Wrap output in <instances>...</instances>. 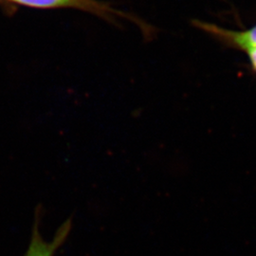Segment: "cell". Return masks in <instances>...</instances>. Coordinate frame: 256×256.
<instances>
[{
  "label": "cell",
  "instance_id": "cell-4",
  "mask_svg": "<svg viewBox=\"0 0 256 256\" xmlns=\"http://www.w3.org/2000/svg\"><path fill=\"white\" fill-rule=\"evenodd\" d=\"M244 52L247 54L248 60H250V63L252 64V68L256 72V46L248 48Z\"/></svg>",
  "mask_w": 256,
  "mask_h": 256
},
{
  "label": "cell",
  "instance_id": "cell-2",
  "mask_svg": "<svg viewBox=\"0 0 256 256\" xmlns=\"http://www.w3.org/2000/svg\"><path fill=\"white\" fill-rule=\"evenodd\" d=\"M42 208L38 205L34 214L32 234L27 252L24 256H54L58 248L63 246L72 228V218H70L58 228L52 241H45L40 232Z\"/></svg>",
  "mask_w": 256,
  "mask_h": 256
},
{
  "label": "cell",
  "instance_id": "cell-1",
  "mask_svg": "<svg viewBox=\"0 0 256 256\" xmlns=\"http://www.w3.org/2000/svg\"><path fill=\"white\" fill-rule=\"evenodd\" d=\"M6 3L36 9L74 8L90 12L108 21H112L115 16H122L119 12L98 0H8Z\"/></svg>",
  "mask_w": 256,
  "mask_h": 256
},
{
  "label": "cell",
  "instance_id": "cell-5",
  "mask_svg": "<svg viewBox=\"0 0 256 256\" xmlns=\"http://www.w3.org/2000/svg\"><path fill=\"white\" fill-rule=\"evenodd\" d=\"M8 0H0V2H7Z\"/></svg>",
  "mask_w": 256,
  "mask_h": 256
},
{
  "label": "cell",
  "instance_id": "cell-3",
  "mask_svg": "<svg viewBox=\"0 0 256 256\" xmlns=\"http://www.w3.org/2000/svg\"><path fill=\"white\" fill-rule=\"evenodd\" d=\"M196 24L198 27L206 30L214 36L218 37L220 41L228 46L241 50H246L248 48L256 46V26L244 32H234L200 21Z\"/></svg>",
  "mask_w": 256,
  "mask_h": 256
}]
</instances>
